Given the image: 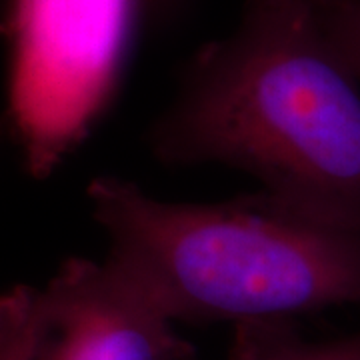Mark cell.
I'll return each instance as SVG.
<instances>
[{
    "label": "cell",
    "instance_id": "6da1fadb",
    "mask_svg": "<svg viewBox=\"0 0 360 360\" xmlns=\"http://www.w3.org/2000/svg\"><path fill=\"white\" fill-rule=\"evenodd\" d=\"M148 146L165 165L243 170L260 202L360 232V78L309 0H248L240 26L186 66Z\"/></svg>",
    "mask_w": 360,
    "mask_h": 360
},
{
    "label": "cell",
    "instance_id": "7a4b0ae2",
    "mask_svg": "<svg viewBox=\"0 0 360 360\" xmlns=\"http://www.w3.org/2000/svg\"><path fill=\"white\" fill-rule=\"evenodd\" d=\"M116 272L172 322L283 328L298 314L360 307V232L322 226L248 196L160 200L118 176L89 184Z\"/></svg>",
    "mask_w": 360,
    "mask_h": 360
},
{
    "label": "cell",
    "instance_id": "3957f363",
    "mask_svg": "<svg viewBox=\"0 0 360 360\" xmlns=\"http://www.w3.org/2000/svg\"><path fill=\"white\" fill-rule=\"evenodd\" d=\"M37 360H193L174 322L106 262L70 258L44 288Z\"/></svg>",
    "mask_w": 360,
    "mask_h": 360
},
{
    "label": "cell",
    "instance_id": "277c9868",
    "mask_svg": "<svg viewBox=\"0 0 360 360\" xmlns=\"http://www.w3.org/2000/svg\"><path fill=\"white\" fill-rule=\"evenodd\" d=\"M42 328L40 288L20 284L0 295V360H37Z\"/></svg>",
    "mask_w": 360,
    "mask_h": 360
},
{
    "label": "cell",
    "instance_id": "5b68a950",
    "mask_svg": "<svg viewBox=\"0 0 360 360\" xmlns=\"http://www.w3.org/2000/svg\"><path fill=\"white\" fill-rule=\"evenodd\" d=\"M281 328L246 333L245 356L248 360H360V330L319 345H300L278 338Z\"/></svg>",
    "mask_w": 360,
    "mask_h": 360
},
{
    "label": "cell",
    "instance_id": "8992f818",
    "mask_svg": "<svg viewBox=\"0 0 360 360\" xmlns=\"http://www.w3.org/2000/svg\"><path fill=\"white\" fill-rule=\"evenodd\" d=\"M322 34L360 78V0H309Z\"/></svg>",
    "mask_w": 360,
    "mask_h": 360
},
{
    "label": "cell",
    "instance_id": "52a82bcc",
    "mask_svg": "<svg viewBox=\"0 0 360 360\" xmlns=\"http://www.w3.org/2000/svg\"><path fill=\"white\" fill-rule=\"evenodd\" d=\"M14 0H0V30L8 34L11 18H13Z\"/></svg>",
    "mask_w": 360,
    "mask_h": 360
},
{
    "label": "cell",
    "instance_id": "ba28073f",
    "mask_svg": "<svg viewBox=\"0 0 360 360\" xmlns=\"http://www.w3.org/2000/svg\"><path fill=\"white\" fill-rule=\"evenodd\" d=\"M281 2H298V0H281Z\"/></svg>",
    "mask_w": 360,
    "mask_h": 360
}]
</instances>
